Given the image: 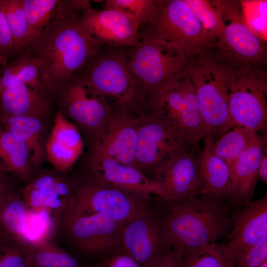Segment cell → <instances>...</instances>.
I'll return each instance as SVG.
<instances>
[{"instance_id": "1", "label": "cell", "mask_w": 267, "mask_h": 267, "mask_svg": "<svg viewBox=\"0 0 267 267\" xmlns=\"http://www.w3.org/2000/svg\"><path fill=\"white\" fill-rule=\"evenodd\" d=\"M66 0L60 15L50 27L18 51H25L37 60L44 83L54 99L74 74L103 45L79 22L89 1Z\"/></svg>"}, {"instance_id": "2", "label": "cell", "mask_w": 267, "mask_h": 267, "mask_svg": "<svg viewBox=\"0 0 267 267\" xmlns=\"http://www.w3.org/2000/svg\"><path fill=\"white\" fill-rule=\"evenodd\" d=\"M148 203L173 249L182 255L217 242L230 229L224 199L210 196L168 199L151 196Z\"/></svg>"}, {"instance_id": "3", "label": "cell", "mask_w": 267, "mask_h": 267, "mask_svg": "<svg viewBox=\"0 0 267 267\" xmlns=\"http://www.w3.org/2000/svg\"><path fill=\"white\" fill-rule=\"evenodd\" d=\"M237 70L211 47L191 57L184 72L194 87L207 135L214 140L233 128L228 102Z\"/></svg>"}, {"instance_id": "4", "label": "cell", "mask_w": 267, "mask_h": 267, "mask_svg": "<svg viewBox=\"0 0 267 267\" xmlns=\"http://www.w3.org/2000/svg\"><path fill=\"white\" fill-rule=\"evenodd\" d=\"M128 50L103 45L73 76L115 110L140 114L147 100L131 71Z\"/></svg>"}, {"instance_id": "5", "label": "cell", "mask_w": 267, "mask_h": 267, "mask_svg": "<svg viewBox=\"0 0 267 267\" xmlns=\"http://www.w3.org/2000/svg\"><path fill=\"white\" fill-rule=\"evenodd\" d=\"M146 110L197 148L207 135L194 87L184 76L170 83L147 98Z\"/></svg>"}, {"instance_id": "6", "label": "cell", "mask_w": 267, "mask_h": 267, "mask_svg": "<svg viewBox=\"0 0 267 267\" xmlns=\"http://www.w3.org/2000/svg\"><path fill=\"white\" fill-rule=\"evenodd\" d=\"M138 38L140 42L148 39L162 42L190 56L214 44L185 0H162L154 19L139 27Z\"/></svg>"}, {"instance_id": "7", "label": "cell", "mask_w": 267, "mask_h": 267, "mask_svg": "<svg viewBox=\"0 0 267 267\" xmlns=\"http://www.w3.org/2000/svg\"><path fill=\"white\" fill-rule=\"evenodd\" d=\"M131 71L146 97L166 85L184 77L191 57L185 52L154 40L128 47Z\"/></svg>"}, {"instance_id": "8", "label": "cell", "mask_w": 267, "mask_h": 267, "mask_svg": "<svg viewBox=\"0 0 267 267\" xmlns=\"http://www.w3.org/2000/svg\"><path fill=\"white\" fill-rule=\"evenodd\" d=\"M241 2L221 1L224 27L212 47L223 60L237 68L267 66L266 41L245 23Z\"/></svg>"}, {"instance_id": "9", "label": "cell", "mask_w": 267, "mask_h": 267, "mask_svg": "<svg viewBox=\"0 0 267 267\" xmlns=\"http://www.w3.org/2000/svg\"><path fill=\"white\" fill-rule=\"evenodd\" d=\"M228 108L233 127H242L258 133H266V66L237 68L230 89Z\"/></svg>"}, {"instance_id": "10", "label": "cell", "mask_w": 267, "mask_h": 267, "mask_svg": "<svg viewBox=\"0 0 267 267\" xmlns=\"http://www.w3.org/2000/svg\"><path fill=\"white\" fill-rule=\"evenodd\" d=\"M58 110L89 140L97 139L115 110L79 78L72 76L54 98Z\"/></svg>"}, {"instance_id": "11", "label": "cell", "mask_w": 267, "mask_h": 267, "mask_svg": "<svg viewBox=\"0 0 267 267\" xmlns=\"http://www.w3.org/2000/svg\"><path fill=\"white\" fill-rule=\"evenodd\" d=\"M59 216L68 240L81 253L103 261L120 253L124 223L101 214L76 215L66 207Z\"/></svg>"}, {"instance_id": "12", "label": "cell", "mask_w": 267, "mask_h": 267, "mask_svg": "<svg viewBox=\"0 0 267 267\" xmlns=\"http://www.w3.org/2000/svg\"><path fill=\"white\" fill-rule=\"evenodd\" d=\"M149 197L84 179L76 182L66 209L76 215L101 214L125 223Z\"/></svg>"}, {"instance_id": "13", "label": "cell", "mask_w": 267, "mask_h": 267, "mask_svg": "<svg viewBox=\"0 0 267 267\" xmlns=\"http://www.w3.org/2000/svg\"><path fill=\"white\" fill-rule=\"evenodd\" d=\"M137 139L134 167L154 176L169 162L193 148L161 120L146 111L137 114ZM194 149V148H193Z\"/></svg>"}, {"instance_id": "14", "label": "cell", "mask_w": 267, "mask_h": 267, "mask_svg": "<svg viewBox=\"0 0 267 267\" xmlns=\"http://www.w3.org/2000/svg\"><path fill=\"white\" fill-rule=\"evenodd\" d=\"M148 198L124 224L121 236L120 252L131 257L141 267L173 249L149 205Z\"/></svg>"}, {"instance_id": "15", "label": "cell", "mask_w": 267, "mask_h": 267, "mask_svg": "<svg viewBox=\"0 0 267 267\" xmlns=\"http://www.w3.org/2000/svg\"><path fill=\"white\" fill-rule=\"evenodd\" d=\"M85 179L146 197L160 196L158 184L140 171L109 157L88 153Z\"/></svg>"}, {"instance_id": "16", "label": "cell", "mask_w": 267, "mask_h": 267, "mask_svg": "<svg viewBox=\"0 0 267 267\" xmlns=\"http://www.w3.org/2000/svg\"><path fill=\"white\" fill-rule=\"evenodd\" d=\"M137 114L115 110L88 153L134 166L137 139Z\"/></svg>"}, {"instance_id": "17", "label": "cell", "mask_w": 267, "mask_h": 267, "mask_svg": "<svg viewBox=\"0 0 267 267\" xmlns=\"http://www.w3.org/2000/svg\"><path fill=\"white\" fill-rule=\"evenodd\" d=\"M79 22L90 36L103 45L131 47L140 44L139 26L118 11L95 9L90 4L83 11Z\"/></svg>"}, {"instance_id": "18", "label": "cell", "mask_w": 267, "mask_h": 267, "mask_svg": "<svg viewBox=\"0 0 267 267\" xmlns=\"http://www.w3.org/2000/svg\"><path fill=\"white\" fill-rule=\"evenodd\" d=\"M231 231L225 249L232 263L267 238V196L237 208L231 216Z\"/></svg>"}, {"instance_id": "19", "label": "cell", "mask_w": 267, "mask_h": 267, "mask_svg": "<svg viewBox=\"0 0 267 267\" xmlns=\"http://www.w3.org/2000/svg\"><path fill=\"white\" fill-rule=\"evenodd\" d=\"M160 197L175 199L201 195L197 155L189 149L177 156L154 176Z\"/></svg>"}, {"instance_id": "20", "label": "cell", "mask_w": 267, "mask_h": 267, "mask_svg": "<svg viewBox=\"0 0 267 267\" xmlns=\"http://www.w3.org/2000/svg\"><path fill=\"white\" fill-rule=\"evenodd\" d=\"M84 147L79 130L57 109L45 142L46 161L54 169L67 173L81 156Z\"/></svg>"}, {"instance_id": "21", "label": "cell", "mask_w": 267, "mask_h": 267, "mask_svg": "<svg viewBox=\"0 0 267 267\" xmlns=\"http://www.w3.org/2000/svg\"><path fill=\"white\" fill-rule=\"evenodd\" d=\"M267 152V136L258 134L230 167V204L240 207L251 201L258 180V171Z\"/></svg>"}, {"instance_id": "22", "label": "cell", "mask_w": 267, "mask_h": 267, "mask_svg": "<svg viewBox=\"0 0 267 267\" xmlns=\"http://www.w3.org/2000/svg\"><path fill=\"white\" fill-rule=\"evenodd\" d=\"M54 100L31 87L14 83L0 89V116H21L53 121Z\"/></svg>"}, {"instance_id": "23", "label": "cell", "mask_w": 267, "mask_h": 267, "mask_svg": "<svg viewBox=\"0 0 267 267\" xmlns=\"http://www.w3.org/2000/svg\"><path fill=\"white\" fill-rule=\"evenodd\" d=\"M214 139L207 135L197 155L201 195L222 199L228 197L231 188L230 169L213 149Z\"/></svg>"}, {"instance_id": "24", "label": "cell", "mask_w": 267, "mask_h": 267, "mask_svg": "<svg viewBox=\"0 0 267 267\" xmlns=\"http://www.w3.org/2000/svg\"><path fill=\"white\" fill-rule=\"evenodd\" d=\"M50 124L27 116H0V126L4 130L19 136L29 150L35 169H40L46 161L45 144Z\"/></svg>"}, {"instance_id": "25", "label": "cell", "mask_w": 267, "mask_h": 267, "mask_svg": "<svg viewBox=\"0 0 267 267\" xmlns=\"http://www.w3.org/2000/svg\"><path fill=\"white\" fill-rule=\"evenodd\" d=\"M5 57L0 70V89L14 83H21L54 98L44 83L37 60L29 53L20 51Z\"/></svg>"}, {"instance_id": "26", "label": "cell", "mask_w": 267, "mask_h": 267, "mask_svg": "<svg viewBox=\"0 0 267 267\" xmlns=\"http://www.w3.org/2000/svg\"><path fill=\"white\" fill-rule=\"evenodd\" d=\"M0 159L8 173L29 182L35 176V168L25 142L0 126Z\"/></svg>"}, {"instance_id": "27", "label": "cell", "mask_w": 267, "mask_h": 267, "mask_svg": "<svg viewBox=\"0 0 267 267\" xmlns=\"http://www.w3.org/2000/svg\"><path fill=\"white\" fill-rule=\"evenodd\" d=\"M29 212L18 190L12 191L1 198L0 200V236L25 240Z\"/></svg>"}, {"instance_id": "28", "label": "cell", "mask_w": 267, "mask_h": 267, "mask_svg": "<svg viewBox=\"0 0 267 267\" xmlns=\"http://www.w3.org/2000/svg\"><path fill=\"white\" fill-rule=\"evenodd\" d=\"M65 0H23L28 35L22 48L40 37L50 27L60 15Z\"/></svg>"}, {"instance_id": "29", "label": "cell", "mask_w": 267, "mask_h": 267, "mask_svg": "<svg viewBox=\"0 0 267 267\" xmlns=\"http://www.w3.org/2000/svg\"><path fill=\"white\" fill-rule=\"evenodd\" d=\"M258 134L253 130L234 127L214 140V152L230 168Z\"/></svg>"}, {"instance_id": "30", "label": "cell", "mask_w": 267, "mask_h": 267, "mask_svg": "<svg viewBox=\"0 0 267 267\" xmlns=\"http://www.w3.org/2000/svg\"><path fill=\"white\" fill-rule=\"evenodd\" d=\"M66 173L55 169L41 170L27 184L68 203L73 196L76 182L68 178L65 175Z\"/></svg>"}, {"instance_id": "31", "label": "cell", "mask_w": 267, "mask_h": 267, "mask_svg": "<svg viewBox=\"0 0 267 267\" xmlns=\"http://www.w3.org/2000/svg\"><path fill=\"white\" fill-rule=\"evenodd\" d=\"M180 267H233L224 244L217 242L180 255Z\"/></svg>"}, {"instance_id": "32", "label": "cell", "mask_w": 267, "mask_h": 267, "mask_svg": "<svg viewBox=\"0 0 267 267\" xmlns=\"http://www.w3.org/2000/svg\"><path fill=\"white\" fill-rule=\"evenodd\" d=\"M31 244V267H82L73 256L47 240Z\"/></svg>"}, {"instance_id": "33", "label": "cell", "mask_w": 267, "mask_h": 267, "mask_svg": "<svg viewBox=\"0 0 267 267\" xmlns=\"http://www.w3.org/2000/svg\"><path fill=\"white\" fill-rule=\"evenodd\" d=\"M162 0H106L104 8L118 11L135 22L139 27L150 23L156 16Z\"/></svg>"}, {"instance_id": "34", "label": "cell", "mask_w": 267, "mask_h": 267, "mask_svg": "<svg viewBox=\"0 0 267 267\" xmlns=\"http://www.w3.org/2000/svg\"><path fill=\"white\" fill-rule=\"evenodd\" d=\"M185 0L215 43L222 34L224 27L221 14V0L212 2L207 0Z\"/></svg>"}, {"instance_id": "35", "label": "cell", "mask_w": 267, "mask_h": 267, "mask_svg": "<svg viewBox=\"0 0 267 267\" xmlns=\"http://www.w3.org/2000/svg\"><path fill=\"white\" fill-rule=\"evenodd\" d=\"M0 10L12 34L14 43L12 53H14L22 48L28 35V25L23 0H1Z\"/></svg>"}, {"instance_id": "36", "label": "cell", "mask_w": 267, "mask_h": 267, "mask_svg": "<svg viewBox=\"0 0 267 267\" xmlns=\"http://www.w3.org/2000/svg\"><path fill=\"white\" fill-rule=\"evenodd\" d=\"M32 244L0 236V267H31Z\"/></svg>"}, {"instance_id": "37", "label": "cell", "mask_w": 267, "mask_h": 267, "mask_svg": "<svg viewBox=\"0 0 267 267\" xmlns=\"http://www.w3.org/2000/svg\"><path fill=\"white\" fill-rule=\"evenodd\" d=\"M22 198L29 211H54L58 214L66 207L68 203L63 200L49 196L28 184L20 191Z\"/></svg>"}, {"instance_id": "38", "label": "cell", "mask_w": 267, "mask_h": 267, "mask_svg": "<svg viewBox=\"0 0 267 267\" xmlns=\"http://www.w3.org/2000/svg\"><path fill=\"white\" fill-rule=\"evenodd\" d=\"M267 261V238L251 247L232 262L233 267H257Z\"/></svg>"}, {"instance_id": "39", "label": "cell", "mask_w": 267, "mask_h": 267, "mask_svg": "<svg viewBox=\"0 0 267 267\" xmlns=\"http://www.w3.org/2000/svg\"><path fill=\"white\" fill-rule=\"evenodd\" d=\"M14 43L4 16L0 10V54L8 56L14 51Z\"/></svg>"}, {"instance_id": "40", "label": "cell", "mask_w": 267, "mask_h": 267, "mask_svg": "<svg viewBox=\"0 0 267 267\" xmlns=\"http://www.w3.org/2000/svg\"><path fill=\"white\" fill-rule=\"evenodd\" d=\"M104 267H141L128 255L123 253L115 254L103 261Z\"/></svg>"}, {"instance_id": "41", "label": "cell", "mask_w": 267, "mask_h": 267, "mask_svg": "<svg viewBox=\"0 0 267 267\" xmlns=\"http://www.w3.org/2000/svg\"><path fill=\"white\" fill-rule=\"evenodd\" d=\"M180 254L174 249L145 267H180Z\"/></svg>"}, {"instance_id": "42", "label": "cell", "mask_w": 267, "mask_h": 267, "mask_svg": "<svg viewBox=\"0 0 267 267\" xmlns=\"http://www.w3.org/2000/svg\"><path fill=\"white\" fill-rule=\"evenodd\" d=\"M17 190L7 176H0V200L9 193Z\"/></svg>"}, {"instance_id": "43", "label": "cell", "mask_w": 267, "mask_h": 267, "mask_svg": "<svg viewBox=\"0 0 267 267\" xmlns=\"http://www.w3.org/2000/svg\"><path fill=\"white\" fill-rule=\"evenodd\" d=\"M259 180L265 184L267 183V153L264 154L260 164L258 171V180Z\"/></svg>"}, {"instance_id": "44", "label": "cell", "mask_w": 267, "mask_h": 267, "mask_svg": "<svg viewBox=\"0 0 267 267\" xmlns=\"http://www.w3.org/2000/svg\"><path fill=\"white\" fill-rule=\"evenodd\" d=\"M7 174L6 169L0 159V176H7Z\"/></svg>"}, {"instance_id": "45", "label": "cell", "mask_w": 267, "mask_h": 267, "mask_svg": "<svg viewBox=\"0 0 267 267\" xmlns=\"http://www.w3.org/2000/svg\"><path fill=\"white\" fill-rule=\"evenodd\" d=\"M6 56H4L0 54V67L4 62Z\"/></svg>"}, {"instance_id": "46", "label": "cell", "mask_w": 267, "mask_h": 267, "mask_svg": "<svg viewBox=\"0 0 267 267\" xmlns=\"http://www.w3.org/2000/svg\"><path fill=\"white\" fill-rule=\"evenodd\" d=\"M104 267L102 264H98L96 265L90 266V267Z\"/></svg>"}, {"instance_id": "47", "label": "cell", "mask_w": 267, "mask_h": 267, "mask_svg": "<svg viewBox=\"0 0 267 267\" xmlns=\"http://www.w3.org/2000/svg\"><path fill=\"white\" fill-rule=\"evenodd\" d=\"M257 267H267V261L264 262V263H263L262 264H261V265H260L259 266Z\"/></svg>"}, {"instance_id": "48", "label": "cell", "mask_w": 267, "mask_h": 267, "mask_svg": "<svg viewBox=\"0 0 267 267\" xmlns=\"http://www.w3.org/2000/svg\"><path fill=\"white\" fill-rule=\"evenodd\" d=\"M1 1V0H0V3Z\"/></svg>"}]
</instances>
